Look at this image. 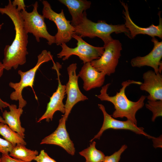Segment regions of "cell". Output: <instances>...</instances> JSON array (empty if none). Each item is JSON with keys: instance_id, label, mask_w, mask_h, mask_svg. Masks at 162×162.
Returning <instances> with one entry per match:
<instances>
[{"instance_id": "cell-1", "label": "cell", "mask_w": 162, "mask_h": 162, "mask_svg": "<svg viewBox=\"0 0 162 162\" xmlns=\"http://www.w3.org/2000/svg\"><path fill=\"white\" fill-rule=\"evenodd\" d=\"M0 13L6 14L10 18L15 31L13 42L10 45H6L4 49L2 64L4 69L9 70L13 68L16 70L26 62V56L28 54V34L25 29L21 12L13 6L11 0H9L8 4L4 8L0 7Z\"/></svg>"}, {"instance_id": "cell-2", "label": "cell", "mask_w": 162, "mask_h": 162, "mask_svg": "<svg viewBox=\"0 0 162 162\" xmlns=\"http://www.w3.org/2000/svg\"><path fill=\"white\" fill-rule=\"evenodd\" d=\"M142 83L140 81L130 80L124 81L122 83V87L119 92H117L116 94L112 96H109L107 93L108 89L111 84L108 83L102 87L99 94L95 96L101 101H109L113 104L115 110L111 115L112 117H125L127 120L137 125L136 113L144 106V101L147 96L142 95L137 101H133L128 98L125 91L126 88L131 84L140 85Z\"/></svg>"}, {"instance_id": "cell-3", "label": "cell", "mask_w": 162, "mask_h": 162, "mask_svg": "<svg viewBox=\"0 0 162 162\" xmlns=\"http://www.w3.org/2000/svg\"><path fill=\"white\" fill-rule=\"evenodd\" d=\"M74 27L76 34L82 38L98 37L103 41L104 45L113 39L111 36L113 33H123L131 38L130 32L124 24L112 25L103 20L98 21L97 22H93L88 19L86 11L84 12L80 23Z\"/></svg>"}, {"instance_id": "cell-4", "label": "cell", "mask_w": 162, "mask_h": 162, "mask_svg": "<svg viewBox=\"0 0 162 162\" xmlns=\"http://www.w3.org/2000/svg\"><path fill=\"white\" fill-rule=\"evenodd\" d=\"M50 60L53 61V56L50 52L46 50H43L38 56L37 63L33 68L26 71L23 72L21 70L18 71V74L21 77L19 82H10L9 83V86L14 90L10 94V98L12 100L18 101V107L23 108L27 104L26 101L23 99L22 95V91L25 88L31 87L35 95V98L38 100L33 88L35 74L42 64Z\"/></svg>"}, {"instance_id": "cell-5", "label": "cell", "mask_w": 162, "mask_h": 162, "mask_svg": "<svg viewBox=\"0 0 162 162\" xmlns=\"http://www.w3.org/2000/svg\"><path fill=\"white\" fill-rule=\"evenodd\" d=\"M72 38L77 41V46L74 48L68 46L66 43H62L61 45L62 50L57 54V57L62 60H67L71 56H77L83 61L84 64L99 59L103 54L104 47H97L88 43L80 35L74 34Z\"/></svg>"}, {"instance_id": "cell-6", "label": "cell", "mask_w": 162, "mask_h": 162, "mask_svg": "<svg viewBox=\"0 0 162 162\" xmlns=\"http://www.w3.org/2000/svg\"><path fill=\"white\" fill-rule=\"evenodd\" d=\"M32 5L33 9L31 12H28L26 10L21 11L26 32L28 34H32L38 42H40V38H44L47 40L50 45L55 43V36L47 31L44 18L38 12V2H35Z\"/></svg>"}, {"instance_id": "cell-7", "label": "cell", "mask_w": 162, "mask_h": 162, "mask_svg": "<svg viewBox=\"0 0 162 162\" xmlns=\"http://www.w3.org/2000/svg\"><path fill=\"white\" fill-rule=\"evenodd\" d=\"M42 2L43 5L42 15L44 18L53 22L57 26V32L54 36L56 45L69 42L75 34V28L70 23L71 21L66 19L63 10L62 9L60 13H56L47 1L43 0Z\"/></svg>"}, {"instance_id": "cell-8", "label": "cell", "mask_w": 162, "mask_h": 162, "mask_svg": "<svg viewBox=\"0 0 162 162\" xmlns=\"http://www.w3.org/2000/svg\"><path fill=\"white\" fill-rule=\"evenodd\" d=\"M104 52L98 59L90 62L92 66L99 72L110 76L116 71L118 60L121 56L122 45L120 41L113 39L104 45Z\"/></svg>"}, {"instance_id": "cell-9", "label": "cell", "mask_w": 162, "mask_h": 162, "mask_svg": "<svg viewBox=\"0 0 162 162\" xmlns=\"http://www.w3.org/2000/svg\"><path fill=\"white\" fill-rule=\"evenodd\" d=\"M76 63H73L67 68L69 80L66 84L65 94L67 98L64 105L65 112L63 117L67 120L69 115L73 106L78 102L88 99L80 91L78 85L79 76L76 75Z\"/></svg>"}, {"instance_id": "cell-10", "label": "cell", "mask_w": 162, "mask_h": 162, "mask_svg": "<svg viewBox=\"0 0 162 162\" xmlns=\"http://www.w3.org/2000/svg\"><path fill=\"white\" fill-rule=\"evenodd\" d=\"M98 106L103 114V122L99 132L90 141V142H92L95 139H100L104 132L109 129L129 130L137 134L143 135L148 138L152 139L154 137L145 132L143 128L137 127L136 125L129 120L121 121L115 119L107 112L103 105L99 104Z\"/></svg>"}, {"instance_id": "cell-11", "label": "cell", "mask_w": 162, "mask_h": 162, "mask_svg": "<svg viewBox=\"0 0 162 162\" xmlns=\"http://www.w3.org/2000/svg\"><path fill=\"white\" fill-rule=\"evenodd\" d=\"M53 63V66L52 68L55 70L57 73L58 82V87L56 91L53 93L50 97L45 112L37 121V122H39L45 119L47 122H49L50 120L52 121L53 116L56 111H59L64 114L65 112L64 105L63 100L66 94V86L61 84L60 79V74L59 70L61 66L58 62L56 63L54 62Z\"/></svg>"}, {"instance_id": "cell-12", "label": "cell", "mask_w": 162, "mask_h": 162, "mask_svg": "<svg viewBox=\"0 0 162 162\" xmlns=\"http://www.w3.org/2000/svg\"><path fill=\"white\" fill-rule=\"evenodd\" d=\"M67 120L63 117L59 120L58 125L52 133L42 140L40 144H53L58 146L72 155L75 154L74 144L70 138L66 127Z\"/></svg>"}, {"instance_id": "cell-13", "label": "cell", "mask_w": 162, "mask_h": 162, "mask_svg": "<svg viewBox=\"0 0 162 162\" xmlns=\"http://www.w3.org/2000/svg\"><path fill=\"white\" fill-rule=\"evenodd\" d=\"M120 2L124 8L123 13L125 20L124 25L130 32L131 39L134 38L136 35L141 34H147L152 38L157 36L162 39V19L161 17V11H159L158 14L159 24L158 25L152 24L148 27H141L136 25L131 20L129 15L127 4L123 1Z\"/></svg>"}, {"instance_id": "cell-14", "label": "cell", "mask_w": 162, "mask_h": 162, "mask_svg": "<svg viewBox=\"0 0 162 162\" xmlns=\"http://www.w3.org/2000/svg\"><path fill=\"white\" fill-rule=\"evenodd\" d=\"M154 47L152 50L144 56H137L132 58L130 64L133 67L140 68L144 66L152 68L154 72L158 74V68L162 63V42H159L155 37L152 38Z\"/></svg>"}, {"instance_id": "cell-15", "label": "cell", "mask_w": 162, "mask_h": 162, "mask_svg": "<svg viewBox=\"0 0 162 162\" xmlns=\"http://www.w3.org/2000/svg\"><path fill=\"white\" fill-rule=\"evenodd\" d=\"M144 81L140 85V89L148 93V100H162V76L149 70L145 72L142 77Z\"/></svg>"}, {"instance_id": "cell-16", "label": "cell", "mask_w": 162, "mask_h": 162, "mask_svg": "<svg viewBox=\"0 0 162 162\" xmlns=\"http://www.w3.org/2000/svg\"><path fill=\"white\" fill-rule=\"evenodd\" d=\"M83 82V88L87 91L101 87L104 84L106 74L97 71L90 62L84 64L77 75Z\"/></svg>"}, {"instance_id": "cell-17", "label": "cell", "mask_w": 162, "mask_h": 162, "mask_svg": "<svg viewBox=\"0 0 162 162\" xmlns=\"http://www.w3.org/2000/svg\"><path fill=\"white\" fill-rule=\"evenodd\" d=\"M68 8L72 17L71 24L74 27L80 22L83 13L89 9L91 2L83 0H59Z\"/></svg>"}, {"instance_id": "cell-18", "label": "cell", "mask_w": 162, "mask_h": 162, "mask_svg": "<svg viewBox=\"0 0 162 162\" xmlns=\"http://www.w3.org/2000/svg\"><path fill=\"white\" fill-rule=\"evenodd\" d=\"M10 111L5 110L2 113V117L5 123L13 130L25 138V129L21 125L20 117L23 112L22 108H17L15 104H10Z\"/></svg>"}, {"instance_id": "cell-19", "label": "cell", "mask_w": 162, "mask_h": 162, "mask_svg": "<svg viewBox=\"0 0 162 162\" xmlns=\"http://www.w3.org/2000/svg\"><path fill=\"white\" fill-rule=\"evenodd\" d=\"M25 145L18 144L14 146L9 155L11 157L26 162H31L38 154L36 150H32L27 148Z\"/></svg>"}, {"instance_id": "cell-20", "label": "cell", "mask_w": 162, "mask_h": 162, "mask_svg": "<svg viewBox=\"0 0 162 162\" xmlns=\"http://www.w3.org/2000/svg\"><path fill=\"white\" fill-rule=\"evenodd\" d=\"M0 135L14 146L18 144L24 145H26L24 139L18 133L11 129L6 124L0 123Z\"/></svg>"}, {"instance_id": "cell-21", "label": "cell", "mask_w": 162, "mask_h": 162, "mask_svg": "<svg viewBox=\"0 0 162 162\" xmlns=\"http://www.w3.org/2000/svg\"><path fill=\"white\" fill-rule=\"evenodd\" d=\"M96 142L93 141L89 147L80 152L79 154L86 159V162H103L105 155L95 147Z\"/></svg>"}, {"instance_id": "cell-22", "label": "cell", "mask_w": 162, "mask_h": 162, "mask_svg": "<svg viewBox=\"0 0 162 162\" xmlns=\"http://www.w3.org/2000/svg\"><path fill=\"white\" fill-rule=\"evenodd\" d=\"M146 107L152 113V120L154 122L156 118L162 116V100H148Z\"/></svg>"}, {"instance_id": "cell-23", "label": "cell", "mask_w": 162, "mask_h": 162, "mask_svg": "<svg viewBox=\"0 0 162 162\" xmlns=\"http://www.w3.org/2000/svg\"><path fill=\"white\" fill-rule=\"evenodd\" d=\"M127 148V146L126 145H122L118 151L112 155L105 156L103 162H119L122 154Z\"/></svg>"}, {"instance_id": "cell-24", "label": "cell", "mask_w": 162, "mask_h": 162, "mask_svg": "<svg viewBox=\"0 0 162 162\" xmlns=\"http://www.w3.org/2000/svg\"><path fill=\"white\" fill-rule=\"evenodd\" d=\"M14 146L5 140L0 138V152L2 154L9 155Z\"/></svg>"}, {"instance_id": "cell-25", "label": "cell", "mask_w": 162, "mask_h": 162, "mask_svg": "<svg viewBox=\"0 0 162 162\" xmlns=\"http://www.w3.org/2000/svg\"><path fill=\"white\" fill-rule=\"evenodd\" d=\"M34 160L37 162H57L50 157L44 150H41L40 154L36 156Z\"/></svg>"}, {"instance_id": "cell-26", "label": "cell", "mask_w": 162, "mask_h": 162, "mask_svg": "<svg viewBox=\"0 0 162 162\" xmlns=\"http://www.w3.org/2000/svg\"><path fill=\"white\" fill-rule=\"evenodd\" d=\"M12 4L14 7H16L17 6V10L20 12L26 10V6L23 0H14L12 2Z\"/></svg>"}, {"instance_id": "cell-27", "label": "cell", "mask_w": 162, "mask_h": 162, "mask_svg": "<svg viewBox=\"0 0 162 162\" xmlns=\"http://www.w3.org/2000/svg\"><path fill=\"white\" fill-rule=\"evenodd\" d=\"M0 158V162H26L14 158L10 156L9 155L2 154Z\"/></svg>"}, {"instance_id": "cell-28", "label": "cell", "mask_w": 162, "mask_h": 162, "mask_svg": "<svg viewBox=\"0 0 162 162\" xmlns=\"http://www.w3.org/2000/svg\"><path fill=\"white\" fill-rule=\"evenodd\" d=\"M153 146L155 148L158 147L162 148V136L158 137H154L152 139Z\"/></svg>"}, {"instance_id": "cell-29", "label": "cell", "mask_w": 162, "mask_h": 162, "mask_svg": "<svg viewBox=\"0 0 162 162\" xmlns=\"http://www.w3.org/2000/svg\"><path fill=\"white\" fill-rule=\"evenodd\" d=\"M10 104L2 100L0 97V110L2 111L3 109L8 107Z\"/></svg>"}, {"instance_id": "cell-30", "label": "cell", "mask_w": 162, "mask_h": 162, "mask_svg": "<svg viewBox=\"0 0 162 162\" xmlns=\"http://www.w3.org/2000/svg\"><path fill=\"white\" fill-rule=\"evenodd\" d=\"M4 69V68L2 64V62L0 61V78L2 76Z\"/></svg>"}, {"instance_id": "cell-31", "label": "cell", "mask_w": 162, "mask_h": 162, "mask_svg": "<svg viewBox=\"0 0 162 162\" xmlns=\"http://www.w3.org/2000/svg\"><path fill=\"white\" fill-rule=\"evenodd\" d=\"M0 123H3L6 124L5 122L3 117L0 116Z\"/></svg>"}, {"instance_id": "cell-32", "label": "cell", "mask_w": 162, "mask_h": 162, "mask_svg": "<svg viewBox=\"0 0 162 162\" xmlns=\"http://www.w3.org/2000/svg\"><path fill=\"white\" fill-rule=\"evenodd\" d=\"M3 24L4 23H3L0 24V30L1 29Z\"/></svg>"}, {"instance_id": "cell-33", "label": "cell", "mask_w": 162, "mask_h": 162, "mask_svg": "<svg viewBox=\"0 0 162 162\" xmlns=\"http://www.w3.org/2000/svg\"><path fill=\"white\" fill-rule=\"evenodd\" d=\"M0 161H1V158H0Z\"/></svg>"}]
</instances>
